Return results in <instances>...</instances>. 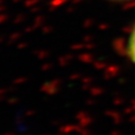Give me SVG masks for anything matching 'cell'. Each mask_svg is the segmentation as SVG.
I'll return each mask as SVG.
<instances>
[{
    "mask_svg": "<svg viewBox=\"0 0 135 135\" xmlns=\"http://www.w3.org/2000/svg\"><path fill=\"white\" fill-rule=\"evenodd\" d=\"M126 54H127L131 62L135 65V24L128 34L127 42H126Z\"/></svg>",
    "mask_w": 135,
    "mask_h": 135,
    "instance_id": "6da1fadb",
    "label": "cell"
},
{
    "mask_svg": "<svg viewBox=\"0 0 135 135\" xmlns=\"http://www.w3.org/2000/svg\"><path fill=\"white\" fill-rule=\"evenodd\" d=\"M114 1H127V0H114Z\"/></svg>",
    "mask_w": 135,
    "mask_h": 135,
    "instance_id": "7a4b0ae2",
    "label": "cell"
}]
</instances>
